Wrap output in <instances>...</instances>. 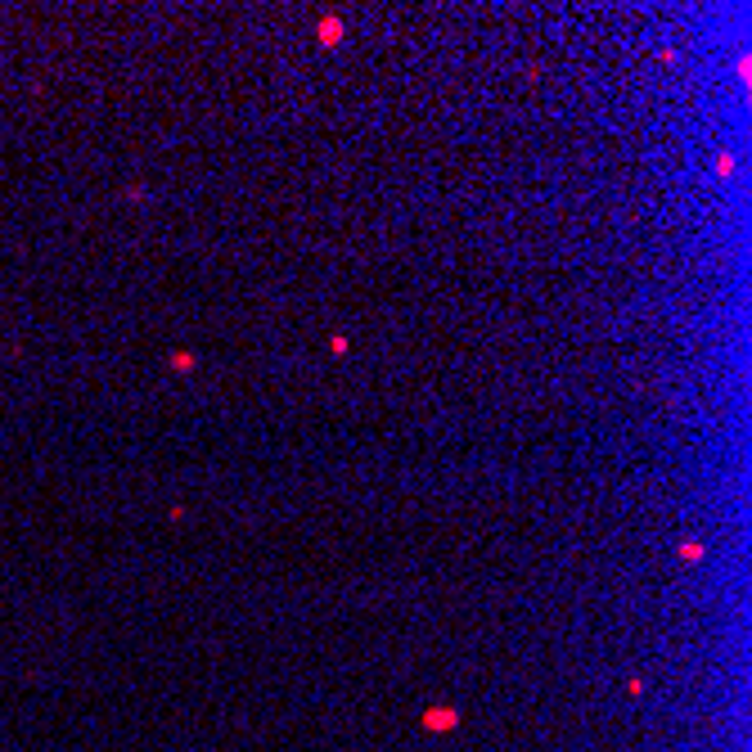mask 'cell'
Here are the masks:
<instances>
[{
  "mask_svg": "<svg viewBox=\"0 0 752 752\" xmlns=\"http://www.w3.org/2000/svg\"><path fill=\"white\" fill-rule=\"evenodd\" d=\"M455 721H460V712H455V707H441V712L433 707V712H424V725H428V730H451Z\"/></svg>",
  "mask_w": 752,
  "mask_h": 752,
  "instance_id": "cell-1",
  "label": "cell"
},
{
  "mask_svg": "<svg viewBox=\"0 0 752 752\" xmlns=\"http://www.w3.org/2000/svg\"><path fill=\"white\" fill-rule=\"evenodd\" d=\"M338 36H342V18H325V23H320V41H325V45H338Z\"/></svg>",
  "mask_w": 752,
  "mask_h": 752,
  "instance_id": "cell-2",
  "label": "cell"
},
{
  "mask_svg": "<svg viewBox=\"0 0 752 752\" xmlns=\"http://www.w3.org/2000/svg\"><path fill=\"white\" fill-rule=\"evenodd\" d=\"M681 559H685V563H698V559H702V545H694V540H685V545H681Z\"/></svg>",
  "mask_w": 752,
  "mask_h": 752,
  "instance_id": "cell-3",
  "label": "cell"
},
{
  "mask_svg": "<svg viewBox=\"0 0 752 752\" xmlns=\"http://www.w3.org/2000/svg\"><path fill=\"white\" fill-rule=\"evenodd\" d=\"M734 171V158L730 154H717V176H730Z\"/></svg>",
  "mask_w": 752,
  "mask_h": 752,
  "instance_id": "cell-4",
  "label": "cell"
},
{
  "mask_svg": "<svg viewBox=\"0 0 752 752\" xmlns=\"http://www.w3.org/2000/svg\"><path fill=\"white\" fill-rule=\"evenodd\" d=\"M171 365H176V369H194V356L190 352H176V356H171Z\"/></svg>",
  "mask_w": 752,
  "mask_h": 752,
  "instance_id": "cell-5",
  "label": "cell"
}]
</instances>
